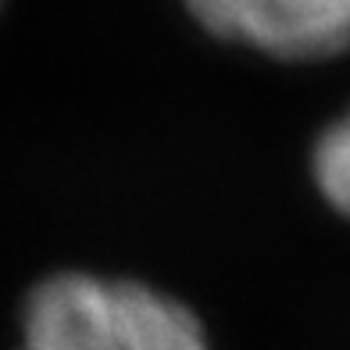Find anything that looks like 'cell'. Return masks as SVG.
Masks as SVG:
<instances>
[{
    "mask_svg": "<svg viewBox=\"0 0 350 350\" xmlns=\"http://www.w3.org/2000/svg\"><path fill=\"white\" fill-rule=\"evenodd\" d=\"M22 350H211L179 300L139 282L54 275L29 297Z\"/></svg>",
    "mask_w": 350,
    "mask_h": 350,
    "instance_id": "1",
    "label": "cell"
},
{
    "mask_svg": "<svg viewBox=\"0 0 350 350\" xmlns=\"http://www.w3.org/2000/svg\"><path fill=\"white\" fill-rule=\"evenodd\" d=\"M221 40L286 61H322L350 51V0H186Z\"/></svg>",
    "mask_w": 350,
    "mask_h": 350,
    "instance_id": "2",
    "label": "cell"
},
{
    "mask_svg": "<svg viewBox=\"0 0 350 350\" xmlns=\"http://www.w3.org/2000/svg\"><path fill=\"white\" fill-rule=\"evenodd\" d=\"M311 168L322 197L336 211L350 215V111L318 136Z\"/></svg>",
    "mask_w": 350,
    "mask_h": 350,
    "instance_id": "3",
    "label": "cell"
}]
</instances>
